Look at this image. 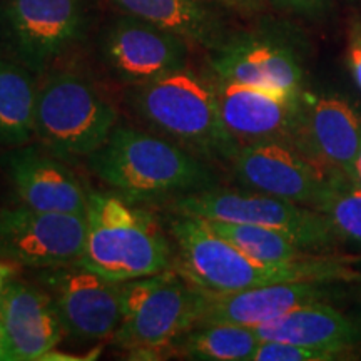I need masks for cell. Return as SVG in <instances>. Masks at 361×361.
<instances>
[{"label": "cell", "instance_id": "16", "mask_svg": "<svg viewBox=\"0 0 361 361\" xmlns=\"http://www.w3.org/2000/svg\"><path fill=\"white\" fill-rule=\"evenodd\" d=\"M343 284V281H286L228 293L202 290L197 324L233 323L255 328L301 306L326 303L338 295Z\"/></svg>", "mask_w": 361, "mask_h": 361}, {"label": "cell", "instance_id": "10", "mask_svg": "<svg viewBox=\"0 0 361 361\" xmlns=\"http://www.w3.org/2000/svg\"><path fill=\"white\" fill-rule=\"evenodd\" d=\"M42 279L67 338L92 345L114 336L123 319V283L78 264L49 269Z\"/></svg>", "mask_w": 361, "mask_h": 361}, {"label": "cell", "instance_id": "20", "mask_svg": "<svg viewBox=\"0 0 361 361\" xmlns=\"http://www.w3.org/2000/svg\"><path fill=\"white\" fill-rule=\"evenodd\" d=\"M121 12L178 34L189 44L213 49L228 37L223 22L204 0H111Z\"/></svg>", "mask_w": 361, "mask_h": 361}, {"label": "cell", "instance_id": "3", "mask_svg": "<svg viewBox=\"0 0 361 361\" xmlns=\"http://www.w3.org/2000/svg\"><path fill=\"white\" fill-rule=\"evenodd\" d=\"M126 99L142 123L202 159L228 162L239 147L221 119L213 79L188 66L130 85Z\"/></svg>", "mask_w": 361, "mask_h": 361}, {"label": "cell", "instance_id": "27", "mask_svg": "<svg viewBox=\"0 0 361 361\" xmlns=\"http://www.w3.org/2000/svg\"><path fill=\"white\" fill-rule=\"evenodd\" d=\"M350 67L353 78L361 89V24H356L350 35Z\"/></svg>", "mask_w": 361, "mask_h": 361}, {"label": "cell", "instance_id": "7", "mask_svg": "<svg viewBox=\"0 0 361 361\" xmlns=\"http://www.w3.org/2000/svg\"><path fill=\"white\" fill-rule=\"evenodd\" d=\"M171 211L204 221L278 229L290 234L305 250L314 252H333L340 246L326 218L319 211L251 189L207 188L174 200Z\"/></svg>", "mask_w": 361, "mask_h": 361}, {"label": "cell", "instance_id": "28", "mask_svg": "<svg viewBox=\"0 0 361 361\" xmlns=\"http://www.w3.org/2000/svg\"><path fill=\"white\" fill-rule=\"evenodd\" d=\"M211 2L221 4V6L233 8V11L245 12V13H255L264 8L268 0H211Z\"/></svg>", "mask_w": 361, "mask_h": 361}, {"label": "cell", "instance_id": "18", "mask_svg": "<svg viewBox=\"0 0 361 361\" xmlns=\"http://www.w3.org/2000/svg\"><path fill=\"white\" fill-rule=\"evenodd\" d=\"M0 326L13 361L47 360L64 335L49 291L25 281H8L0 291Z\"/></svg>", "mask_w": 361, "mask_h": 361}, {"label": "cell", "instance_id": "1", "mask_svg": "<svg viewBox=\"0 0 361 361\" xmlns=\"http://www.w3.org/2000/svg\"><path fill=\"white\" fill-rule=\"evenodd\" d=\"M178 256L176 266L188 281L214 293L239 291L286 281H343L361 278L355 259L333 252H316L300 263H263L226 241L204 221L176 214L168 219Z\"/></svg>", "mask_w": 361, "mask_h": 361}, {"label": "cell", "instance_id": "32", "mask_svg": "<svg viewBox=\"0 0 361 361\" xmlns=\"http://www.w3.org/2000/svg\"><path fill=\"white\" fill-rule=\"evenodd\" d=\"M355 2H358V4H361V0H355Z\"/></svg>", "mask_w": 361, "mask_h": 361}, {"label": "cell", "instance_id": "2", "mask_svg": "<svg viewBox=\"0 0 361 361\" xmlns=\"http://www.w3.org/2000/svg\"><path fill=\"white\" fill-rule=\"evenodd\" d=\"M90 171L126 200H168L218 186L206 159L159 134L116 126L87 157Z\"/></svg>", "mask_w": 361, "mask_h": 361}, {"label": "cell", "instance_id": "5", "mask_svg": "<svg viewBox=\"0 0 361 361\" xmlns=\"http://www.w3.org/2000/svg\"><path fill=\"white\" fill-rule=\"evenodd\" d=\"M116 121L114 106L80 71L52 67L42 74L34 135L54 156L89 157L107 141Z\"/></svg>", "mask_w": 361, "mask_h": 361}, {"label": "cell", "instance_id": "29", "mask_svg": "<svg viewBox=\"0 0 361 361\" xmlns=\"http://www.w3.org/2000/svg\"><path fill=\"white\" fill-rule=\"evenodd\" d=\"M17 273V268H16V263L13 261H0V291L4 290V286H6V281L13 274Z\"/></svg>", "mask_w": 361, "mask_h": 361}, {"label": "cell", "instance_id": "24", "mask_svg": "<svg viewBox=\"0 0 361 361\" xmlns=\"http://www.w3.org/2000/svg\"><path fill=\"white\" fill-rule=\"evenodd\" d=\"M313 209L326 218L340 245L361 250V188L355 180L333 173Z\"/></svg>", "mask_w": 361, "mask_h": 361}, {"label": "cell", "instance_id": "25", "mask_svg": "<svg viewBox=\"0 0 361 361\" xmlns=\"http://www.w3.org/2000/svg\"><path fill=\"white\" fill-rule=\"evenodd\" d=\"M341 355L286 341H259L251 361H331Z\"/></svg>", "mask_w": 361, "mask_h": 361}, {"label": "cell", "instance_id": "15", "mask_svg": "<svg viewBox=\"0 0 361 361\" xmlns=\"http://www.w3.org/2000/svg\"><path fill=\"white\" fill-rule=\"evenodd\" d=\"M224 128L239 146L286 142L295 146L301 96L283 97L266 90L213 78Z\"/></svg>", "mask_w": 361, "mask_h": 361}, {"label": "cell", "instance_id": "13", "mask_svg": "<svg viewBox=\"0 0 361 361\" xmlns=\"http://www.w3.org/2000/svg\"><path fill=\"white\" fill-rule=\"evenodd\" d=\"M238 183L251 191L314 207L329 176L286 142L239 146L228 161Z\"/></svg>", "mask_w": 361, "mask_h": 361}, {"label": "cell", "instance_id": "12", "mask_svg": "<svg viewBox=\"0 0 361 361\" xmlns=\"http://www.w3.org/2000/svg\"><path fill=\"white\" fill-rule=\"evenodd\" d=\"M213 78L283 97L303 94V67L281 39L266 34L228 35L209 59Z\"/></svg>", "mask_w": 361, "mask_h": 361}, {"label": "cell", "instance_id": "8", "mask_svg": "<svg viewBox=\"0 0 361 361\" xmlns=\"http://www.w3.org/2000/svg\"><path fill=\"white\" fill-rule=\"evenodd\" d=\"M89 0H2L0 34L11 57L42 75L84 39Z\"/></svg>", "mask_w": 361, "mask_h": 361}, {"label": "cell", "instance_id": "21", "mask_svg": "<svg viewBox=\"0 0 361 361\" xmlns=\"http://www.w3.org/2000/svg\"><path fill=\"white\" fill-rule=\"evenodd\" d=\"M37 87L32 71L0 54V144L19 147L34 137Z\"/></svg>", "mask_w": 361, "mask_h": 361}, {"label": "cell", "instance_id": "14", "mask_svg": "<svg viewBox=\"0 0 361 361\" xmlns=\"http://www.w3.org/2000/svg\"><path fill=\"white\" fill-rule=\"evenodd\" d=\"M295 147L326 173L351 179L361 147L360 117L345 99L303 92Z\"/></svg>", "mask_w": 361, "mask_h": 361}, {"label": "cell", "instance_id": "30", "mask_svg": "<svg viewBox=\"0 0 361 361\" xmlns=\"http://www.w3.org/2000/svg\"><path fill=\"white\" fill-rule=\"evenodd\" d=\"M0 361H13V355L2 326H0Z\"/></svg>", "mask_w": 361, "mask_h": 361}, {"label": "cell", "instance_id": "19", "mask_svg": "<svg viewBox=\"0 0 361 361\" xmlns=\"http://www.w3.org/2000/svg\"><path fill=\"white\" fill-rule=\"evenodd\" d=\"M261 341H286L346 358L361 345V324L328 303H313L255 326Z\"/></svg>", "mask_w": 361, "mask_h": 361}, {"label": "cell", "instance_id": "26", "mask_svg": "<svg viewBox=\"0 0 361 361\" xmlns=\"http://www.w3.org/2000/svg\"><path fill=\"white\" fill-rule=\"evenodd\" d=\"M279 8L298 13V16L318 19L326 11V0H273Z\"/></svg>", "mask_w": 361, "mask_h": 361}, {"label": "cell", "instance_id": "17", "mask_svg": "<svg viewBox=\"0 0 361 361\" xmlns=\"http://www.w3.org/2000/svg\"><path fill=\"white\" fill-rule=\"evenodd\" d=\"M4 168L22 206L39 211L87 214L89 191L74 171L42 146L12 147Z\"/></svg>", "mask_w": 361, "mask_h": 361}, {"label": "cell", "instance_id": "22", "mask_svg": "<svg viewBox=\"0 0 361 361\" xmlns=\"http://www.w3.org/2000/svg\"><path fill=\"white\" fill-rule=\"evenodd\" d=\"M259 338L255 328L233 323H206L189 329L174 343L183 358L200 361H251Z\"/></svg>", "mask_w": 361, "mask_h": 361}, {"label": "cell", "instance_id": "11", "mask_svg": "<svg viewBox=\"0 0 361 361\" xmlns=\"http://www.w3.org/2000/svg\"><path fill=\"white\" fill-rule=\"evenodd\" d=\"M99 52L111 74L130 87L186 67L189 42L123 12L104 27Z\"/></svg>", "mask_w": 361, "mask_h": 361}, {"label": "cell", "instance_id": "6", "mask_svg": "<svg viewBox=\"0 0 361 361\" xmlns=\"http://www.w3.org/2000/svg\"><path fill=\"white\" fill-rule=\"evenodd\" d=\"M202 290L179 271L123 283V319L112 336L130 353L169 350L200 322Z\"/></svg>", "mask_w": 361, "mask_h": 361}, {"label": "cell", "instance_id": "9", "mask_svg": "<svg viewBox=\"0 0 361 361\" xmlns=\"http://www.w3.org/2000/svg\"><path fill=\"white\" fill-rule=\"evenodd\" d=\"M87 216L39 211L27 206L0 209V252L29 268L78 264L84 251Z\"/></svg>", "mask_w": 361, "mask_h": 361}, {"label": "cell", "instance_id": "31", "mask_svg": "<svg viewBox=\"0 0 361 361\" xmlns=\"http://www.w3.org/2000/svg\"><path fill=\"white\" fill-rule=\"evenodd\" d=\"M356 184L361 188V147H360V152H358V157H356V162H355V169H353V178Z\"/></svg>", "mask_w": 361, "mask_h": 361}, {"label": "cell", "instance_id": "23", "mask_svg": "<svg viewBox=\"0 0 361 361\" xmlns=\"http://www.w3.org/2000/svg\"><path fill=\"white\" fill-rule=\"evenodd\" d=\"M204 221V219H201ZM207 228L224 238L238 250L246 252L252 259L263 263H300L314 256V251L305 250L290 234L273 228L256 224L223 223V221H204Z\"/></svg>", "mask_w": 361, "mask_h": 361}, {"label": "cell", "instance_id": "4", "mask_svg": "<svg viewBox=\"0 0 361 361\" xmlns=\"http://www.w3.org/2000/svg\"><path fill=\"white\" fill-rule=\"evenodd\" d=\"M87 233L78 266L114 283L168 271L173 251L159 223L128 200L89 191Z\"/></svg>", "mask_w": 361, "mask_h": 361}]
</instances>
